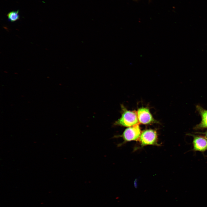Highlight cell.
<instances>
[{"label":"cell","instance_id":"obj_2","mask_svg":"<svg viewBox=\"0 0 207 207\" xmlns=\"http://www.w3.org/2000/svg\"><path fill=\"white\" fill-rule=\"evenodd\" d=\"M139 140L142 147L148 145H159L157 133L154 129H149L143 131Z\"/></svg>","mask_w":207,"mask_h":207},{"label":"cell","instance_id":"obj_5","mask_svg":"<svg viewBox=\"0 0 207 207\" xmlns=\"http://www.w3.org/2000/svg\"><path fill=\"white\" fill-rule=\"evenodd\" d=\"M193 150L195 151L203 152L207 150V139L201 136H195L193 140Z\"/></svg>","mask_w":207,"mask_h":207},{"label":"cell","instance_id":"obj_9","mask_svg":"<svg viewBox=\"0 0 207 207\" xmlns=\"http://www.w3.org/2000/svg\"></svg>","mask_w":207,"mask_h":207},{"label":"cell","instance_id":"obj_3","mask_svg":"<svg viewBox=\"0 0 207 207\" xmlns=\"http://www.w3.org/2000/svg\"><path fill=\"white\" fill-rule=\"evenodd\" d=\"M141 132L139 124H138L128 127L124 131L122 135H115L114 138L121 137L123 138L124 140L123 143L118 145L120 146L123 143L128 142L137 140L139 139Z\"/></svg>","mask_w":207,"mask_h":207},{"label":"cell","instance_id":"obj_6","mask_svg":"<svg viewBox=\"0 0 207 207\" xmlns=\"http://www.w3.org/2000/svg\"><path fill=\"white\" fill-rule=\"evenodd\" d=\"M197 108L201 117V122L196 127V129H202L207 128V110L198 106Z\"/></svg>","mask_w":207,"mask_h":207},{"label":"cell","instance_id":"obj_4","mask_svg":"<svg viewBox=\"0 0 207 207\" xmlns=\"http://www.w3.org/2000/svg\"><path fill=\"white\" fill-rule=\"evenodd\" d=\"M139 123L148 125L156 122L150 110L147 107H141L136 111Z\"/></svg>","mask_w":207,"mask_h":207},{"label":"cell","instance_id":"obj_1","mask_svg":"<svg viewBox=\"0 0 207 207\" xmlns=\"http://www.w3.org/2000/svg\"><path fill=\"white\" fill-rule=\"evenodd\" d=\"M121 116L114 123V126L129 127L139 124L136 111L128 110L121 106Z\"/></svg>","mask_w":207,"mask_h":207},{"label":"cell","instance_id":"obj_7","mask_svg":"<svg viewBox=\"0 0 207 207\" xmlns=\"http://www.w3.org/2000/svg\"><path fill=\"white\" fill-rule=\"evenodd\" d=\"M8 20L14 22L19 20L20 18L19 10L13 11L9 12L7 14Z\"/></svg>","mask_w":207,"mask_h":207},{"label":"cell","instance_id":"obj_8","mask_svg":"<svg viewBox=\"0 0 207 207\" xmlns=\"http://www.w3.org/2000/svg\"><path fill=\"white\" fill-rule=\"evenodd\" d=\"M205 137L207 139V131L205 133Z\"/></svg>","mask_w":207,"mask_h":207}]
</instances>
